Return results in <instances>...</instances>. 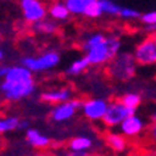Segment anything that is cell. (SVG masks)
Returning a JSON list of instances; mask_svg holds the SVG:
<instances>
[{
  "label": "cell",
  "instance_id": "cell-28",
  "mask_svg": "<svg viewBox=\"0 0 156 156\" xmlns=\"http://www.w3.org/2000/svg\"><path fill=\"white\" fill-rule=\"evenodd\" d=\"M63 156H91L89 152H68Z\"/></svg>",
  "mask_w": 156,
  "mask_h": 156
},
{
  "label": "cell",
  "instance_id": "cell-4",
  "mask_svg": "<svg viewBox=\"0 0 156 156\" xmlns=\"http://www.w3.org/2000/svg\"><path fill=\"white\" fill-rule=\"evenodd\" d=\"M61 62V55L58 51H45L44 54H41L40 56H26L23 58L20 65H23L24 68H27L31 72H47L51 70L54 68L59 65Z\"/></svg>",
  "mask_w": 156,
  "mask_h": 156
},
{
  "label": "cell",
  "instance_id": "cell-6",
  "mask_svg": "<svg viewBox=\"0 0 156 156\" xmlns=\"http://www.w3.org/2000/svg\"><path fill=\"white\" fill-rule=\"evenodd\" d=\"M134 56L138 65H156V34H151L136 45Z\"/></svg>",
  "mask_w": 156,
  "mask_h": 156
},
{
  "label": "cell",
  "instance_id": "cell-20",
  "mask_svg": "<svg viewBox=\"0 0 156 156\" xmlns=\"http://www.w3.org/2000/svg\"><path fill=\"white\" fill-rule=\"evenodd\" d=\"M101 14H104V13H103L100 0H87L86 10H84L83 16L90 17V18H97V17H100Z\"/></svg>",
  "mask_w": 156,
  "mask_h": 156
},
{
  "label": "cell",
  "instance_id": "cell-8",
  "mask_svg": "<svg viewBox=\"0 0 156 156\" xmlns=\"http://www.w3.org/2000/svg\"><path fill=\"white\" fill-rule=\"evenodd\" d=\"M108 110V103L103 98H89L83 101V115L90 121H103Z\"/></svg>",
  "mask_w": 156,
  "mask_h": 156
},
{
  "label": "cell",
  "instance_id": "cell-16",
  "mask_svg": "<svg viewBox=\"0 0 156 156\" xmlns=\"http://www.w3.org/2000/svg\"><path fill=\"white\" fill-rule=\"evenodd\" d=\"M31 30L37 34H41V35H52V34L56 33L58 26H56V23L51 21V20H42L40 23L33 24Z\"/></svg>",
  "mask_w": 156,
  "mask_h": 156
},
{
  "label": "cell",
  "instance_id": "cell-30",
  "mask_svg": "<svg viewBox=\"0 0 156 156\" xmlns=\"http://www.w3.org/2000/svg\"><path fill=\"white\" fill-rule=\"evenodd\" d=\"M4 56H6V52H4V49H2V51H0V59L4 61Z\"/></svg>",
  "mask_w": 156,
  "mask_h": 156
},
{
  "label": "cell",
  "instance_id": "cell-7",
  "mask_svg": "<svg viewBox=\"0 0 156 156\" xmlns=\"http://www.w3.org/2000/svg\"><path fill=\"white\" fill-rule=\"evenodd\" d=\"M20 7L23 11V17L27 23L35 24L42 20H47L48 9L45 7V4L38 0H21Z\"/></svg>",
  "mask_w": 156,
  "mask_h": 156
},
{
  "label": "cell",
  "instance_id": "cell-27",
  "mask_svg": "<svg viewBox=\"0 0 156 156\" xmlns=\"http://www.w3.org/2000/svg\"><path fill=\"white\" fill-rule=\"evenodd\" d=\"M9 70H10V66H6V65H3V66H2V68H0V76H2V79H4V77L7 76Z\"/></svg>",
  "mask_w": 156,
  "mask_h": 156
},
{
  "label": "cell",
  "instance_id": "cell-24",
  "mask_svg": "<svg viewBox=\"0 0 156 156\" xmlns=\"http://www.w3.org/2000/svg\"><path fill=\"white\" fill-rule=\"evenodd\" d=\"M120 17L127 18V20H136V18H141L142 14L139 13L138 10H135V9L122 7V11H121V16H120Z\"/></svg>",
  "mask_w": 156,
  "mask_h": 156
},
{
  "label": "cell",
  "instance_id": "cell-15",
  "mask_svg": "<svg viewBox=\"0 0 156 156\" xmlns=\"http://www.w3.org/2000/svg\"><path fill=\"white\" fill-rule=\"evenodd\" d=\"M105 141H107L110 148L115 151V152H122L127 148V139L120 132H110V134H107Z\"/></svg>",
  "mask_w": 156,
  "mask_h": 156
},
{
  "label": "cell",
  "instance_id": "cell-10",
  "mask_svg": "<svg viewBox=\"0 0 156 156\" xmlns=\"http://www.w3.org/2000/svg\"><path fill=\"white\" fill-rule=\"evenodd\" d=\"M118 128H120V134H122L125 138L127 136L132 138V136H136V135H139L144 131L145 121L142 120L141 117L136 115V114H134V115H131L129 118H127L124 121Z\"/></svg>",
  "mask_w": 156,
  "mask_h": 156
},
{
  "label": "cell",
  "instance_id": "cell-23",
  "mask_svg": "<svg viewBox=\"0 0 156 156\" xmlns=\"http://www.w3.org/2000/svg\"><path fill=\"white\" fill-rule=\"evenodd\" d=\"M100 4H101L103 13L104 14H110V16H121V11H122L124 6L114 3V2H110V0H100Z\"/></svg>",
  "mask_w": 156,
  "mask_h": 156
},
{
  "label": "cell",
  "instance_id": "cell-9",
  "mask_svg": "<svg viewBox=\"0 0 156 156\" xmlns=\"http://www.w3.org/2000/svg\"><path fill=\"white\" fill-rule=\"evenodd\" d=\"M82 107H83V101L80 100H70V101L55 105L51 111V120L55 122L68 121L76 114L77 110H82Z\"/></svg>",
  "mask_w": 156,
  "mask_h": 156
},
{
  "label": "cell",
  "instance_id": "cell-1",
  "mask_svg": "<svg viewBox=\"0 0 156 156\" xmlns=\"http://www.w3.org/2000/svg\"><path fill=\"white\" fill-rule=\"evenodd\" d=\"M0 91L6 101L17 103L30 97L35 91L33 72L23 65L10 66L7 76L0 83Z\"/></svg>",
  "mask_w": 156,
  "mask_h": 156
},
{
  "label": "cell",
  "instance_id": "cell-21",
  "mask_svg": "<svg viewBox=\"0 0 156 156\" xmlns=\"http://www.w3.org/2000/svg\"><path fill=\"white\" fill-rule=\"evenodd\" d=\"M121 103H122L127 108H131V110H135L138 108L139 105L142 103V98L138 93H127V94H124L121 97Z\"/></svg>",
  "mask_w": 156,
  "mask_h": 156
},
{
  "label": "cell",
  "instance_id": "cell-12",
  "mask_svg": "<svg viewBox=\"0 0 156 156\" xmlns=\"http://www.w3.org/2000/svg\"><path fill=\"white\" fill-rule=\"evenodd\" d=\"M48 14L51 16V18L55 20V21H66L70 16V11L66 7L65 3L56 2V3H52L48 7Z\"/></svg>",
  "mask_w": 156,
  "mask_h": 156
},
{
  "label": "cell",
  "instance_id": "cell-25",
  "mask_svg": "<svg viewBox=\"0 0 156 156\" xmlns=\"http://www.w3.org/2000/svg\"><path fill=\"white\" fill-rule=\"evenodd\" d=\"M141 21L145 26H156V10L155 11H148L145 14H142Z\"/></svg>",
  "mask_w": 156,
  "mask_h": 156
},
{
  "label": "cell",
  "instance_id": "cell-26",
  "mask_svg": "<svg viewBox=\"0 0 156 156\" xmlns=\"http://www.w3.org/2000/svg\"><path fill=\"white\" fill-rule=\"evenodd\" d=\"M30 128H31V125H30V121L27 120H21L20 121V127H18V129H21V131H28Z\"/></svg>",
  "mask_w": 156,
  "mask_h": 156
},
{
  "label": "cell",
  "instance_id": "cell-22",
  "mask_svg": "<svg viewBox=\"0 0 156 156\" xmlns=\"http://www.w3.org/2000/svg\"><path fill=\"white\" fill-rule=\"evenodd\" d=\"M65 4H66V7L69 9L70 14L83 16L84 10H86L87 0H66Z\"/></svg>",
  "mask_w": 156,
  "mask_h": 156
},
{
  "label": "cell",
  "instance_id": "cell-2",
  "mask_svg": "<svg viewBox=\"0 0 156 156\" xmlns=\"http://www.w3.org/2000/svg\"><path fill=\"white\" fill-rule=\"evenodd\" d=\"M121 49V41L117 37H107V40L98 47L93 48L91 51L86 54L87 61L90 62V65L100 66L104 63H110L117 58V55L120 54Z\"/></svg>",
  "mask_w": 156,
  "mask_h": 156
},
{
  "label": "cell",
  "instance_id": "cell-29",
  "mask_svg": "<svg viewBox=\"0 0 156 156\" xmlns=\"http://www.w3.org/2000/svg\"><path fill=\"white\" fill-rule=\"evenodd\" d=\"M151 135H152V138H153V141H155V142H156V122H153L152 128H151Z\"/></svg>",
  "mask_w": 156,
  "mask_h": 156
},
{
  "label": "cell",
  "instance_id": "cell-19",
  "mask_svg": "<svg viewBox=\"0 0 156 156\" xmlns=\"http://www.w3.org/2000/svg\"><path fill=\"white\" fill-rule=\"evenodd\" d=\"M20 118L16 115H9V117H3L0 120V132L6 134V132H11L14 129H18L20 127Z\"/></svg>",
  "mask_w": 156,
  "mask_h": 156
},
{
  "label": "cell",
  "instance_id": "cell-14",
  "mask_svg": "<svg viewBox=\"0 0 156 156\" xmlns=\"http://www.w3.org/2000/svg\"><path fill=\"white\" fill-rule=\"evenodd\" d=\"M91 148H93V139L90 136H76L69 142L70 152H89Z\"/></svg>",
  "mask_w": 156,
  "mask_h": 156
},
{
  "label": "cell",
  "instance_id": "cell-5",
  "mask_svg": "<svg viewBox=\"0 0 156 156\" xmlns=\"http://www.w3.org/2000/svg\"><path fill=\"white\" fill-rule=\"evenodd\" d=\"M135 114V110L127 108L125 105L121 103V100H113L108 103V110L103 118V124L107 128L120 127L124 121L129 118L131 115Z\"/></svg>",
  "mask_w": 156,
  "mask_h": 156
},
{
  "label": "cell",
  "instance_id": "cell-31",
  "mask_svg": "<svg viewBox=\"0 0 156 156\" xmlns=\"http://www.w3.org/2000/svg\"><path fill=\"white\" fill-rule=\"evenodd\" d=\"M152 120H153V121H155V122H156V113H155V114H153V115H152Z\"/></svg>",
  "mask_w": 156,
  "mask_h": 156
},
{
  "label": "cell",
  "instance_id": "cell-17",
  "mask_svg": "<svg viewBox=\"0 0 156 156\" xmlns=\"http://www.w3.org/2000/svg\"><path fill=\"white\" fill-rule=\"evenodd\" d=\"M89 66H90V62L87 61L86 56L79 58V59H75V61L68 66L66 75H69V76H77V75H80V73H83Z\"/></svg>",
  "mask_w": 156,
  "mask_h": 156
},
{
  "label": "cell",
  "instance_id": "cell-18",
  "mask_svg": "<svg viewBox=\"0 0 156 156\" xmlns=\"http://www.w3.org/2000/svg\"><path fill=\"white\" fill-rule=\"evenodd\" d=\"M107 40V37L104 35V34H101V33H94V34H91V35H89L86 38V40L82 42V49H83L84 52H89V51H91L93 48H96V47H98L100 44H103L104 41Z\"/></svg>",
  "mask_w": 156,
  "mask_h": 156
},
{
  "label": "cell",
  "instance_id": "cell-13",
  "mask_svg": "<svg viewBox=\"0 0 156 156\" xmlns=\"http://www.w3.org/2000/svg\"><path fill=\"white\" fill-rule=\"evenodd\" d=\"M26 138L28 141L30 145L35 146V148H45V146L49 145V138L42 135L38 129L35 128H30L26 132Z\"/></svg>",
  "mask_w": 156,
  "mask_h": 156
},
{
  "label": "cell",
  "instance_id": "cell-11",
  "mask_svg": "<svg viewBox=\"0 0 156 156\" xmlns=\"http://www.w3.org/2000/svg\"><path fill=\"white\" fill-rule=\"evenodd\" d=\"M41 100L49 104H62V103L70 101L72 98V90L69 87H62L56 90H47L41 94Z\"/></svg>",
  "mask_w": 156,
  "mask_h": 156
},
{
  "label": "cell",
  "instance_id": "cell-3",
  "mask_svg": "<svg viewBox=\"0 0 156 156\" xmlns=\"http://www.w3.org/2000/svg\"><path fill=\"white\" fill-rule=\"evenodd\" d=\"M135 70H136V61H135L134 54L121 52L117 55V58L113 62H110L107 72L114 80L125 82L134 77Z\"/></svg>",
  "mask_w": 156,
  "mask_h": 156
}]
</instances>
